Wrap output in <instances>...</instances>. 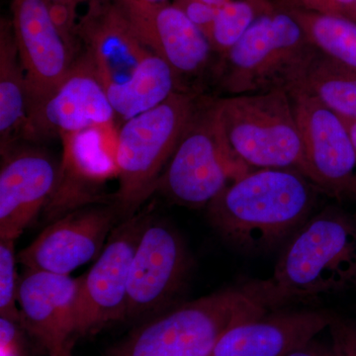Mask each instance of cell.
Instances as JSON below:
<instances>
[{
	"label": "cell",
	"instance_id": "obj_1",
	"mask_svg": "<svg viewBox=\"0 0 356 356\" xmlns=\"http://www.w3.org/2000/svg\"><path fill=\"white\" fill-rule=\"evenodd\" d=\"M321 191L296 170H252L207 206L211 225L243 252H261L289 240L311 218Z\"/></svg>",
	"mask_w": 356,
	"mask_h": 356
},
{
	"label": "cell",
	"instance_id": "obj_2",
	"mask_svg": "<svg viewBox=\"0 0 356 356\" xmlns=\"http://www.w3.org/2000/svg\"><path fill=\"white\" fill-rule=\"evenodd\" d=\"M267 309L356 287V217L327 207L287 241L273 275L248 283Z\"/></svg>",
	"mask_w": 356,
	"mask_h": 356
},
{
	"label": "cell",
	"instance_id": "obj_3",
	"mask_svg": "<svg viewBox=\"0 0 356 356\" xmlns=\"http://www.w3.org/2000/svg\"><path fill=\"white\" fill-rule=\"evenodd\" d=\"M267 313L250 285L228 288L146 318L107 356H210L229 329Z\"/></svg>",
	"mask_w": 356,
	"mask_h": 356
},
{
	"label": "cell",
	"instance_id": "obj_4",
	"mask_svg": "<svg viewBox=\"0 0 356 356\" xmlns=\"http://www.w3.org/2000/svg\"><path fill=\"white\" fill-rule=\"evenodd\" d=\"M317 51L286 7L273 4L218 58L213 76L224 95L288 90Z\"/></svg>",
	"mask_w": 356,
	"mask_h": 356
},
{
	"label": "cell",
	"instance_id": "obj_5",
	"mask_svg": "<svg viewBox=\"0 0 356 356\" xmlns=\"http://www.w3.org/2000/svg\"><path fill=\"white\" fill-rule=\"evenodd\" d=\"M200 102L193 91H177L156 108L122 124L116 135L119 186L113 203L124 220L137 214L156 192Z\"/></svg>",
	"mask_w": 356,
	"mask_h": 356
},
{
	"label": "cell",
	"instance_id": "obj_6",
	"mask_svg": "<svg viewBox=\"0 0 356 356\" xmlns=\"http://www.w3.org/2000/svg\"><path fill=\"white\" fill-rule=\"evenodd\" d=\"M208 106L227 144L248 168L303 173V147L287 90L208 98Z\"/></svg>",
	"mask_w": 356,
	"mask_h": 356
},
{
	"label": "cell",
	"instance_id": "obj_7",
	"mask_svg": "<svg viewBox=\"0 0 356 356\" xmlns=\"http://www.w3.org/2000/svg\"><path fill=\"white\" fill-rule=\"evenodd\" d=\"M252 170L227 144L211 114L207 99L184 131L156 192L191 209L209 205L226 187Z\"/></svg>",
	"mask_w": 356,
	"mask_h": 356
},
{
	"label": "cell",
	"instance_id": "obj_8",
	"mask_svg": "<svg viewBox=\"0 0 356 356\" xmlns=\"http://www.w3.org/2000/svg\"><path fill=\"white\" fill-rule=\"evenodd\" d=\"M153 218L149 204L119 222L93 266L81 275L76 336L93 334L110 323L126 320L134 254Z\"/></svg>",
	"mask_w": 356,
	"mask_h": 356
},
{
	"label": "cell",
	"instance_id": "obj_9",
	"mask_svg": "<svg viewBox=\"0 0 356 356\" xmlns=\"http://www.w3.org/2000/svg\"><path fill=\"white\" fill-rule=\"evenodd\" d=\"M116 115L95 69L83 53L50 95L28 108L22 140L28 143L63 136L102 130H114Z\"/></svg>",
	"mask_w": 356,
	"mask_h": 356
},
{
	"label": "cell",
	"instance_id": "obj_10",
	"mask_svg": "<svg viewBox=\"0 0 356 356\" xmlns=\"http://www.w3.org/2000/svg\"><path fill=\"white\" fill-rule=\"evenodd\" d=\"M287 91L303 147V175L327 195H350L356 151L343 119L303 89Z\"/></svg>",
	"mask_w": 356,
	"mask_h": 356
},
{
	"label": "cell",
	"instance_id": "obj_11",
	"mask_svg": "<svg viewBox=\"0 0 356 356\" xmlns=\"http://www.w3.org/2000/svg\"><path fill=\"white\" fill-rule=\"evenodd\" d=\"M191 264L182 236L154 216L134 254L126 318L146 320L172 308L186 285Z\"/></svg>",
	"mask_w": 356,
	"mask_h": 356
},
{
	"label": "cell",
	"instance_id": "obj_12",
	"mask_svg": "<svg viewBox=\"0 0 356 356\" xmlns=\"http://www.w3.org/2000/svg\"><path fill=\"white\" fill-rule=\"evenodd\" d=\"M114 203L92 204L51 221L17 254L25 268L69 274L97 259L107 238L123 221Z\"/></svg>",
	"mask_w": 356,
	"mask_h": 356
},
{
	"label": "cell",
	"instance_id": "obj_13",
	"mask_svg": "<svg viewBox=\"0 0 356 356\" xmlns=\"http://www.w3.org/2000/svg\"><path fill=\"white\" fill-rule=\"evenodd\" d=\"M133 31L154 55L165 60L184 83L214 72L216 55L202 31L172 1L114 0Z\"/></svg>",
	"mask_w": 356,
	"mask_h": 356
},
{
	"label": "cell",
	"instance_id": "obj_14",
	"mask_svg": "<svg viewBox=\"0 0 356 356\" xmlns=\"http://www.w3.org/2000/svg\"><path fill=\"white\" fill-rule=\"evenodd\" d=\"M60 161L42 147L18 144L1 153L0 240L19 238L51 202Z\"/></svg>",
	"mask_w": 356,
	"mask_h": 356
},
{
	"label": "cell",
	"instance_id": "obj_15",
	"mask_svg": "<svg viewBox=\"0 0 356 356\" xmlns=\"http://www.w3.org/2000/svg\"><path fill=\"white\" fill-rule=\"evenodd\" d=\"M110 133L102 130L63 136L60 179L55 194L44 213L48 219L92 205L113 203V196L103 193L108 180L118 177L116 142L110 143Z\"/></svg>",
	"mask_w": 356,
	"mask_h": 356
},
{
	"label": "cell",
	"instance_id": "obj_16",
	"mask_svg": "<svg viewBox=\"0 0 356 356\" xmlns=\"http://www.w3.org/2000/svg\"><path fill=\"white\" fill-rule=\"evenodd\" d=\"M81 276L26 268L17 302L21 325L49 356H60L76 336Z\"/></svg>",
	"mask_w": 356,
	"mask_h": 356
},
{
	"label": "cell",
	"instance_id": "obj_17",
	"mask_svg": "<svg viewBox=\"0 0 356 356\" xmlns=\"http://www.w3.org/2000/svg\"><path fill=\"white\" fill-rule=\"evenodd\" d=\"M10 19L25 70L29 108L60 86L74 60L51 20L49 0H11Z\"/></svg>",
	"mask_w": 356,
	"mask_h": 356
},
{
	"label": "cell",
	"instance_id": "obj_18",
	"mask_svg": "<svg viewBox=\"0 0 356 356\" xmlns=\"http://www.w3.org/2000/svg\"><path fill=\"white\" fill-rule=\"evenodd\" d=\"M79 21L83 50L103 86L124 81L151 55L114 0H92Z\"/></svg>",
	"mask_w": 356,
	"mask_h": 356
},
{
	"label": "cell",
	"instance_id": "obj_19",
	"mask_svg": "<svg viewBox=\"0 0 356 356\" xmlns=\"http://www.w3.org/2000/svg\"><path fill=\"white\" fill-rule=\"evenodd\" d=\"M332 318L327 311L267 313L229 329L210 356H287L327 329Z\"/></svg>",
	"mask_w": 356,
	"mask_h": 356
},
{
	"label": "cell",
	"instance_id": "obj_20",
	"mask_svg": "<svg viewBox=\"0 0 356 356\" xmlns=\"http://www.w3.org/2000/svg\"><path fill=\"white\" fill-rule=\"evenodd\" d=\"M116 119L125 123L156 108L170 95L188 90L163 58L151 54L124 81L105 88Z\"/></svg>",
	"mask_w": 356,
	"mask_h": 356
},
{
	"label": "cell",
	"instance_id": "obj_21",
	"mask_svg": "<svg viewBox=\"0 0 356 356\" xmlns=\"http://www.w3.org/2000/svg\"><path fill=\"white\" fill-rule=\"evenodd\" d=\"M25 70L10 18L0 19V153L22 140L27 121Z\"/></svg>",
	"mask_w": 356,
	"mask_h": 356
},
{
	"label": "cell",
	"instance_id": "obj_22",
	"mask_svg": "<svg viewBox=\"0 0 356 356\" xmlns=\"http://www.w3.org/2000/svg\"><path fill=\"white\" fill-rule=\"evenodd\" d=\"M294 88L315 96L341 118L356 121L355 70L344 67L320 51L307 65L291 88Z\"/></svg>",
	"mask_w": 356,
	"mask_h": 356
},
{
	"label": "cell",
	"instance_id": "obj_23",
	"mask_svg": "<svg viewBox=\"0 0 356 356\" xmlns=\"http://www.w3.org/2000/svg\"><path fill=\"white\" fill-rule=\"evenodd\" d=\"M321 53L356 72V22L339 16L285 6Z\"/></svg>",
	"mask_w": 356,
	"mask_h": 356
},
{
	"label": "cell",
	"instance_id": "obj_24",
	"mask_svg": "<svg viewBox=\"0 0 356 356\" xmlns=\"http://www.w3.org/2000/svg\"><path fill=\"white\" fill-rule=\"evenodd\" d=\"M273 4L269 0H231L219 7L206 36L216 57H224Z\"/></svg>",
	"mask_w": 356,
	"mask_h": 356
},
{
	"label": "cell",
	"instance_id": "obj_25",
	"mask_svg": "<svg viewBox=\"0 0 356 356\" xmlns=\"http://www.w3.org/2000/svg\"><path fill=\"white\" fill-rule=\"evenodd\" d=\"M17 254L15 240H0V317L10 318L21 325L17 307L20 277L16 270Z\"/></svg>",
	"mask_w": 356,
	"mask_h": 356
},
{
	"label": "cell",
	"instance_id": "obj_26",
	"mask_svg": "<svg viewBox=\"0 0 356 356\" xmlns=\"http://www.w3.org/2000/svg\"><path fill=\"white\" fill-rule=\"evenodd\" d=\"M77 4L70 2L49 0L51 20L74 62L83 50L79 35V18H77Z\"/></svg>",
	"mask_w": 356,
	"mask_h": 356
},
{
	"label": "cell",
	"instance_id": "obj_27",
	"mask_svg": "<svg viewBox=\"0 0 356 356\" xmlns=\"http://www.w3.org/2000/svg\"><path fill=\"white\" fill-rule=\"evenodd\" d=\"M327 329L332 356H356V321L334 315Z\"/></svg>",
	"mask_w": 356,
	"mask_h": 356
},
{
	"label": "cell",
	"instance_id": "obj_28",
	"mask_svg": "<svg viewBox=\"0 0 356 356\" xmlns=\"http://www.w3.org/2000/svg\"><path fill=\"white\" fill-rule=\"evenodd\" d=\"M22 325L0 317V356H28Z\"/></svg>",
	"mask_w": 356,
	"mask_h": 356
},
{
	"label": "cell",
	"instance_id": "obj_29",
	"mask_svg": "<svg viewBox=\"0 0 356 356\" xmlns=\"http://www.w3.org/2000/svg\"><path fill=\"white\" fill-rule=\"evenodd\" d=\"M295 6L327 15L339 16L356 22V0H296Z\"/></svg>",
	"mask_w": 356,
	"mask_h": 356
},
{
	"label": "cell",
	"instance_id": "obj_30",
	"mask_svg": "<svg viewBox=\"0 0 356 356\" xmlns=\"http://www.w3.org/2000/svg\"><path fill=\"white\" fill-rule=\"evenodd\" d=\"M170 1L179 8L194 25L197 26L205 37L207 36L216 16L218 8L207 6L199 0H170Z\"/></svg>",
	"mask_w": 356,
	"mask_h": 356
},
{
	"label": "cell",
	"instance_id": "obj_31",
	"mask_svg": "<svg viewBox=\"0 0 356 356\" xmlns=\"http://www.w3.org/2000/svg\"><path fill=\"white\" fill-rule=\"evenodd\" d=\"M287 356H332V351L331 344L327 346L314 339Z\"/></svg>",
	"mask_w": 356,
	"mask_h": 356
},
{
	"label": "cell",
	"instance_id": "obj_32",
	"mask_svg": "<svg viewBox=\"0 0 356 356\" xmlns=\"http://www.w3.org/2000/svg\"><path fill=\"white\" fill-rule=\"evenodd\" d=\"M343 121L346 123V127H348V133H350L351 140H353V144L356 151V121L346 120V119H343Z\"/></svg>",
	"mask_w": 356,
	"mask_h": 356
},
{
	"label": "cell",
	"instance_id": "obj_33",
	"mask_svg": "<svg viewBox=\"0 0 356 356\" xmlns=\"http://www.w3.org/2000/svg\"><path fill=\"white\" fill-rule=\"evenodd\" d=\"M199 1L203 2V3L207 4V6L214 7V8H219L224 6V4L228 3L231 0H199Z\"/></svg>",
	"mask_w": 356,
	"mask_h": 356
},
{
	"label": "cell",
	"instance_id": "obj_34",
	"mask_svg": "<svg viewBox=\"0 0 356 356\" xmlns=\"http://www.w3.org/2000/svg\"><path fill=\"white\" fill-rule=\"evenodd\" d=\"M50 1H58V2H70V3H74L79 6V4L83 3V2H89L92 1V0H50Z\"/></svg>",
	"mask_w": 356,
	"mask_h": 356
},
{
	"label": "cell",
	"instance_id": "obj_35",
	"mask_svg": "<svg viewBox=\"0 0 356 356\" xmlns=\"http://www.w3.org/2000/svg\"><path fill=\"white\" fill-rule=\"evenodd\" d=\"M351 196H353V198L355 199L356 201V177L355 179V184H353V191H351ZM355 217H356V212L355 213Z\"/></svg>",
	"mask_w": 356,
	"mask_h": 356
},
{
	"label": "cell",
	"instance_id": "obj_36",
	"mask_svg": "<svg viewBox=\"0 0 356 356\" xmlns=\"http://www.w3.org/2000/svg\"><path fill=\"white\" fill-rule=\"evenodd\" d=\"M142 1L151 2V3H161V2L170 1V0H142Z\"/></svg>",
	"mask_w": 356,
	"mask_h": 356
},
{
	"label": "cell",
	"instance_id": "obj_37",
	"mask_svg": "<svg viewBox=\"0 0 356 356\" xmlns=\"http://www.w3.org/2000/svg\"><path fill=\"white\" fill-rule=\"evenodd\" d=\"M60 356H72L70 348H67V350H65L64 353H63Z\"/></svg>",
	"mask_w": 356,
	"mask_h": 356
}]
</instances>
